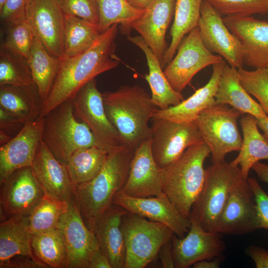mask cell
<instances>
[{
	"mask_svg": "<svg viewBox=\"0 0 268 268\" xmlns=\"http://www.w3.org/2000/svg\"><path fill=\"white\" fill-rule=\"evenodd\" d=\"M68 203L46 195L28 216V228L33 235L58 228Z\"/></svg>",
	"mask_w": 268,
	"mask_h": 268,
	"instance_id": "74e56055",
	"label": "cell"
},
{
	"mask_svg": "<svg viewBox=\"0 0 268 268\" xmlns=\"http://www.w3.org/2000/svg\"><path fill=\"white\" fill-rule=\"evenodd\" d=\"M189 218L187 235L181 238L174 234L172 239L176 268H188L198 262L222 256L226 249L221 233L206 231L195 218Z\"/></svg>",
	"mask_w": 268,
	"mask_h": 268,
	"instance_id": "4fadbf2b",
	"label": "cell"
},
{
	"mask_svg": "<svg viewBox=\"0 0 268 268\" xmlns=\"http://www.w3.org/2000/svg\"><path fill=\"white\" fill-rule=\"evenodd\" d=\"M210 153L203 141L188 147L179 159L163 169V191L187 218L202 190L204 162Z\"/></svg>",
	"mask_w": 268,
	"mask_h": 268,
	"instance_id": "277c9868",
	"label": "cell"
},
{
	"mask_svg": "<svg viewBox=\"0 0 268 268\" xmlns=\"http://www.w3.org/2000/svg\"><path fill=\"white\" fill-rule=\"evenodd\" d=\"M6 0H0V9L1 8Z\"/></svg>",
	"mask_w": 268,
	"mask_h": 268,
	"instance_id": "11a10c76",
	"label": "cell"
},
{
	"mask_svg": "<svg viewBox=\"0 0 268 268\" xmlns=\"http://www.w3.org/2000/svg\"><path fill=\"white\" fill-rule=\"evenodd\" d=\"M31 167L45 195L67 202L73 199V185L66 165L56 158L42 140Z\"/></svg>",
	"mask_w": 268,
	"mask_h": 268,
	"instance_id": "7402d4cb",
	"label": "cell"
},
{
	"mask_svg": "<svg viewBox=\"0 0 268 268\" xmlns=\"http://www.w3.org/2000/svg\"><path fill=\"white\" fill-rule=\"evenodd\" d=\"M176 0H153L143 15L131 26L137 31L160 62L168 49L167 30L174 14Z\"/></svg>",
	"mask_w": 268,
	"mask_h": 268,
	"instance_id": "603a6c76",
	"label": "cell"
},
{
	"mask_svg": "<svg viewBox=\"0 0 268 268\" xmlns=\"http://www.w3.org/2000/svg\"><path fill=\"white\" fill-rule=\"evenodd\" d=\"M151 129L152 154L162 169L179 159L188 147L204 141L195 122L152 119Z\"/></svg>",
	"mask_w": 268,
	"mask_h": 268,
	"instance_id": "30bf717a",
	"label": "cell"
},
{
	"mask_svg": "<svg viewBox=\"0 0 268 268\" xmlns=\"http://www.w3.org/2000/svg\"><path fill=\"white\" fill-rule=\"evenodd\" d=\"M260 228L253 191L248 179L243 178L229 193L219 217L217 232L242 235Z\"/></svg>",
	"mask_w": 268,
	"mask_h": 268,
	"instance_id": "9a60e30c",
	"label": "cell"
},
{
	"mask_svg": "<svg viewBox=\"0 0 268 268\" xmlns=\"http://www.w3.org/2000/svg\"><path fill=\"white\" fill-rule=\"evenodd\" d=\"M0 268H48L46 264L37 258L24 255L12 257L0 264Z\"/></svg>",
	"mask_w": 268,
	"mask_h": 268,
	"instance_id": "f6af8a7d",
	"label": "cell"
},
{
	"mask_svg": "<svg viewBox=\"0 0 268 268\" xmlns=\"http://www.w3.org/2000/svg\"><path fill=\"white\" fill-rule=\"evenodd\" d=\"M252 169L261 181L268 184V164L258 162L252 167Z\"/></svg>",
	"mask_w": 268,
	"mask_h": 268,
	"instance_id": "816d5d0a",
	"label": "cell"
},
{
	"mask_svg": "<svg viewBox=\"0 0 268 268\" xmlns=\"http://www.w3.org/2000/svg\"><path fill=\"white\" fill-rule=\"evenodd\" d=\"M88 268H112L106 255L99 248L92 257Z\"/></svg>",
	"mask_w": 268,
	"mask_h": 268,
	"instance_id": "681fc988",
	"label": "cell"
},
{
	"mask_svg": "<svg viewBox=\"0 0 268 268\" xmlns=\"http://www.w3.org/2000/svg\"><path fill=\"white\" fill-rule=\"evenodd\" d=\"M32 237L28 228V216L16 215L1 221L0 264L18 255L36 258L31 246Z\"/></svg>",
	"mask_w": 268,
	"mask_h": 268,
	"instance_id": "f546056e",
	"label": "cell"
},
{
	"mask_svg": "<svg viewBox=\"0 0 268 268\" xmlns=\"http://www.w3.org/2000/svg\"><path fill=\"white\" fill-rule=\"evenodd\" d=\"M246 254L254 262L257 268H268V251L266 249L252 245L246 249Z\"/></svg>",
	"mask_w": 268,
	"mask_h": 268,
	"instance_id": "7dc6e473",
	"label": "cell"
},
{
	"mask_svg": "<svg viewBox=\"0 0 268 268\" xmlns=\"http://www.w3.org/2000/svg\"><path fill=\"white\" fill-rule=\"evenodd\" d=\"M100 34L97 25L65 14L63 59L83 53L93 44Z\"/></svg>",
	"mask_w": 268,
	"mask_h": 268,
	"instance_id": "d6a6232c",
	"label": "cell"
},
{
	"mask_svg": "<svg viewBox=\"0 0 268 268\" xmlns=\"http://www.w3.org/2000/svg\"><path fill=\"white\" fill-rule=\"evenodd\" d=\"M118 24L101 33L86 51L62 60L49 94L45 100L40 117L62 103L72 100L87 83L100 74L118 67L115 54Z\"/></svg>",
	"mask_w": 268,
	"mask_h": 268,
	"instance_id": "6da1fadb",
	"label": "cell"
},
{
	"mask_svg": "<svg viewBox=\"0 0 268 268\" xmlns=\"http://www.w3.org/2000/svg\"><path fill=\"white\" fill-rule=\"evenodd\" d=\"M203 0H176L174 20L170 31L171 41L164 56L162 68L172 60L185 35L198 26Z\"/></svg>",
	"mask_w": 268,
	"mask_h": 268,
	"instance_id": "4dcf8cb0",
	"label": "cell"
},
{
	"mask_svg": "<svg viewBox=\"0 0 268 268\" xmlns=\"http://www.w3.org/2000/svg\"><path fill=\"white\" fill-rule=\"evenodd\" d=\"M44 118L42 141L60 162L66 165L76 150L96 146L89 128L77 120L72 100L59 105Z\"/></svg>",
	"mask_w": 268,
	"mask_h": 268,
	"instance_id": "5b68a950",
	"label": "cell"
},
{
	"mask_svg": "<svg viewBox=\"0 0 268 268\" xmlns=\"http://www.w3.org/2000/svg\"><path fill=\"white\" fill-rule=\"evenodd\" d=\"M44 117L27 123L20 132L0 146V183L15 171L31 166L42 140Z\"/></svg>",
	"mask_w": 268,
	"mask_h": 268,
	"instance_id": "ffe728a7",
	"label": "cell"
},
{
	"mask_svg": "<svg viewBox=\"0 0 268 268\" xmlns=\"http://www.w3.org/2000/svg\"><path fill=\"white\" fill-rule=\"evenodd\" d=\"M121 226L126 249L125 268L145 267L175 234L162 223L129 211L123 215Z\"/></svg>",
	"mask_w": 268,
	"mask_h": 268,
	"instance_id": "52a82bcc",
	"label": "cell"
},
{
	"mask_svg": "<svg viewBox=\"0 0 268 268\" xmlns=\"http://www.w3.org/2000/svg\"><path fill=\"white\" fill-rule=\"evenodd\" d=\"M243 132L241 147L237 156L230 163L240 168L242 176L248 179L252 167L262 160H268V142L258 129L257 119L243 114L240 119Z\"/></svg>",
	"mask_w": 268,
	"mask_h": 268,
	"instance_id": "f1b7e54d",
	"label": "cell"
},
{
	"mask_svg": "<svg viewBox=\"0 0 268 268\" xmlns=\"http://www.w3.org/2000/svg\"><path fill=\"white\" fill-rule=\"evenodd\" d=\"M242 115L229 105L215 104L202 111L194 121L210 150L212 163L224 161L228 153L240 150L242 138L237 121Z\"/></svg>",
	"mask_w": 268,
	"mask_h": 268,
	"instance_id": "ba28073f",
	"label": "cell"
},
{
	"mask_svg": "<svg viewBox=\"0 0 268 268\" xmlns=\"http://www.w3.org/2000/svg\"><path fill=\"white\" fill-rule=\"evenodd\" d=\"M177 50V54L167 64L164 72L173 89L179 93L200 70L224 60L204 46L198 26L184 37Z\"/></svg>",
	"mask_w": 268,
	"mask_h": 268,
	"instance_id": "8fae6325",
	"label": "cell"
},
{
	"mask_svg": "<svg viewBox=\"0 0 268 268\" xmlns=\"http://www.w3.org/2000/svg\"><path fill=\"white\" fill-rule=\"evenodd\" d=\"M65 14L74 16L98 26L99 7L97 0H59Z\"/></svg>",
	"mask_w": 268,
	"mask_h": 268,
	"instance_id": "b9f144b4",
	"label": "cell"
},
{
	"mask_svg": "<svg viewBox=\"0 0 268 268\" xmlns=\"http://www.w3.org/2000/svg\"><path fill=\"white\" fill-rule=\"evenodd\" d=\"M224 256L210 260H204L198 262L193 265L194 268H219L224 260Z\"/></svg>",
	"mask_w": 268,
	"mask_h": 268,
	"instance_id": "f907efd6",
	"label": "cell"
},
{
	"mask_svg": "<svg viewBox=\"0 0 268 268\" xmlns=\"http://www.w3.org/2000/svg\"><path fill=\"white\" fill-rule=\"evenodd\" d=\"M127 211L113 203L96 221L92 230L112 268H125L126 249L121 225L122 217Z\"/></svg>",
	"mask_w": 268,
	"mask_h": 268,
	"instance_id": "d4e9b609",
	"label": "cell"
},
{
	"mask_svg": "<svg viewBox=\"0 0 268 268\" xmlns=\"http://www.w3.org/2000/svg\"><path fill=\"white\" fill-rule=\"evenodd\" d=\"M101 33L115 24H120L129 29L132 23L140 17L145 9H139L130 4L127 0H97Z\"/></svg>",
	"mask_w": 268,
	"mask_h": 268,
	"instance_id": "8d00e7d4",
	"label": "cell"
},
{
	"mask_svg": "<svg viewBox=\"0 0 268 268\" xmlns=\"http://www.w3.org/2000/svg\"><path fill=\"white\" fill-rule=\"evenodd\" d=\"M172 239L164 243L158 253L157 255L160 261L162 268H175Z\"/></svg>",
	"mask_w": 268,
	"mask_h": 268,
	"instance_id": "c3c4849f",
	"label": "cell"
},
{
	"mask_svg": "<svg viewBox=\"0 0 268 268\" xmlns=\"http://www.w3.org/2000/svg\"><path fill=\"white\" fill-rule=\"evenodd\" d=\"M134 151L123 146L109 153L103 167L94 178L73 186V199L90 230L113 204L116 193L125 186Z\"/></svg>",
	"mask_w": 268,
	"mask_h": 268,
	"instance_id": "7a4b0ae2",
	"label": "cell"
},
{
	"mask_svg": "<svg viewBox=\"0 0 268 268\" xmlns=\"http://www.w3.org/2000/svg\"><path fill=\"white\" fill-rule=\"evenodd\" d=\"M58 228L63 232L67 248V268H88L99 246L95 235L86 225L73 199Z\"/></svg>",
	"mask_w": 268,
	"mask_h": 268,
	"instance_id": "e0dca14e",
	"label": "cell"
},
{
	"mask_svg": "<svg viewBox=\"0 0 268 268\" xmlns=\"http://www.w3.org/2000/svg\"><path fill=\"white\" fill-rule=\"evenodd\" d=\"M243 178L240 168L230 162L212 163L205 169L204 184L189 218L197 220L205 230L217 232L219 217L229 193Z\"/></svg>",
	"mask_w": 268,
	"mask_h": 268,
	"instance_id": "8992f818",
	"label": "cell"
},
{
	"mask_svg": "<svg viewBox=\"0 0 268 268\" xmlns=\"http://www.w3.org/2000/svg\"><path fill=\"white\" fill-rule=\"evenodd\" d=\"M257 119L258 127L263 132V135L268 142V116Z\"/></svg>",
	"mask_w": 268,
	"mask_h": 268,
	"instance_id": "f5cc1de1",
	"label": "cell"
},
{
	"mask_svg": "<svg viewBox=\"0 0 268 268\" xmlns=\"http://www.w3.org/2000/svg\"><path fill=\"white\" fill-rule=\"evenodd\" d=\"M34 38V31L24 16L1 26L0 48L17 52L28 61Z\"/></svg>",
	"mask_w": 268,
	"mask_h": 268,
	"instance_id": "f35d334b",
	"label": "cell"
},
{
	"mask_svg": "<svg viewBox=\"0 0 268 268\" xmlns=\"http://www.w3.org/2000/svg\"><path fill=\"white\" fill-rule=\"evenodd\" d=\"M72 101L75 116L89 128L97 147L109 153L124 146L119 133L106 113L95 79L84 85Z\"/></svg>",
	"mask_w": 268,
	"mask_h": 268,
	"instance_id": "9c48e42d",
	"label": "cell"
},
{
	"mask_svg": "<svg viewBox=\"0 0 268 268\" xmlns=\"http://www.w3.org/2000/svg\"><path fill=\"white\" fill-rule=\"evenodd\" d=\"M44 102L35 83L26 86H0V107L24 124L40 117Z\"/></svg>",
	"mask_w": 268,
	"mask_h": 268,
	"instance_id": "484cf974",
	"label": "cell"
},
{
	"mask_svg": "<svg viewBox=\"0 0 268 268\" xmlns=\"http://www.w3.org/2000/svg\"><path fill=\"white\" fill-rule=\"evenodd\" d=\"M102 95L106 113L119 133L124 146L135 151L151 138L148 122L158 108L143 88L123 85Z\"/></svg>",
	"mask_w": 268,
	"mask_h": 268,
	"instance_id": "3957f363",
	"label": "cell"
},
{
	"mask_svg": "<svg viewBox=\"0 0 268 268\" xmlns=\"http://www.w3.org/2000/svg\"><path fill=\"white\" fill-rule=\"evenodd\" d=\"M223 21L240 41L244 64L257 68L268 65V21L250 16H229Z\"/></svg>",
	"mask_w": 268,
	"mask_h": 268,
	"instance_id": "d6986e66",
	"label": "cell"
},
{
	"mask_svg": "<svg viewBox=\"0 0 268 268\" xmlns=\"http://www.w3.org/2000/svg\"><path fill=\"white\" fill-rule=\"evenodd\" d=\"M240 82L246 90L256 97L268 114V74L265 68L247 70L238 69Z\"/></svg>",
	"mask_w": 268,
	"mask_h": 268,
	"instance_id": "60d3db41",
	"label": "cell"
},
{
	"mask_svg": "<svg viewBox=\"0 0 268 268\" xmlns=\"http://www.w3.org/2000/svg\"><path fill=\"white\" fill-rule=\"evenodd\" d=\"M31 246L36 257L49 268H67V248L60 228L33 235Z\"/></svg>",
	"mask_w": 268,
	"mask_h": 268,
	"instance_id": "e575fe53",
	"label": "cell"
},
{
	"mask_svg": "<svg viewBox=\"0 0 268 268\" xmlns=\"http://www.w3.org/2000/svg\"><path fill=\"white\" fill-rule=\"evenodd\" d=\"M225 64L224 60L213 65L212 75L206 84L179 104L165 110L158 109L152 119H163L178 122H194L202 111L216 104L215 97Z\"/></svg>",
	"mask_w": 268,
	"mask_h": 268,
	"instance_id": "cb8c5ba5",
	"label": "cell"
},
{
	"mask_svg": "<svg viewBox=\"0 0 268 268\" xmlns=\"http://www.w3.org/2000/svg\"><path fill=\"white\" fill-rule=\"evenodd\" d=\"M215 99L216 104L229 105L242 114H250L257 118L267 115L260 104L250 96L241 84L238 69L226 64Z\"/></svg>",
	"mask_w": 268,
	"mask_h": 268,
	"instance_id": "83f0119b",
	"label": "cell"
},
{
	"mask_svg": "<svg viewBox=\"0 0 268 268\" xmlns=\"http://www.w3.org/2000/svg\"><path fill=\"white\" fill-rule=\"evenodd\" d=\"M129 3L134 7L145 9L153 0H127Z\"/></svg>",
	"mask_w": 268,
	"mask_h": 268,
	"instance_id": "db71d44e",
	"label": "cell"
},
{
	"mask_svg": "<svg viewBox=\"0 0 268 268\" xmlns=\"http://www.w3.org/2000/svg\"><path fill=\"white\" fill-rule=\"evenodd\" d=\"M25 124L0 107V131L14 137Z\"/></svg>",
	"mask_w": 268,
	"mask_h": 268,
	"instance_id": "bcb514c9",
	"label": "cell"
},
{
	"mask_svg": "<svg viewBox=\"0 0 268 268\" xmlns=\"http://www.w3.org/2000/svg\"><path fill=\"white\" fill-rule=\"evenodd\" d=\"M34 83L28 60L11 50L0 48V86Z\"/></svg>",
	"mask_w": 268,
	"mask_h": 268,
	"instance_id": "d590c367",
	"label": "cell"
},
{
	"mask_svg": "<svg viewBox=\"0 0 268 268\" xmlns=\"http://www.w3.org/2000/svg\"><path fill=\"white\" fill-rule=\"evenodd\" d=\"M201 39L211 53L221 56L231 67L243 68L242 45L225 24L222 15L203 0L198 23Z\"/></svg>",
	"mask_w": 268,
	"mask_h": 268,
	"instance_id": "5bb4252c",
	"label": "cell"
},
{
	"mask_svg": "<svg viewBox=\"0 0 268 268\" xmlns=\"http://www.w3.org/2000/svg\"><path fill=\"white\" fill-rule=\"evenodd\" d=\"M113 203L129 212L162 223L179 237H183L191 226L189 218L184 216L164 193L159 196L137 198L118 192Z\"/></svg>",
	"mask_w": 268,
	"mask_h": 268,
	"instance_id": "ac0fdd59",
	"label": "cell"
},
{
	"mask_svg": "<svg viewBox=\"0 0 268 268\" xmlns=\"http://www.w3.org/2000/svg\"><path fill=\"white\" fill-rule=\"evenodd\" d=\"M221 15L250 16L268 12V0H204Z\"/></svg>",
	"mask_w": 268,
	"mask_h": 268,
	"instance_id": "ab89813d",
	"label": "cell"
},
{
	"mask_svg": "<svg viewBox=\"0 0 268 268\" xmlns=\"http://www.w3.org/2000/svg\"><path fill=\"white\" fill-rule=\"evenodd\" d=\"M28 62L34 82L45 101L57 76L62 59L50 54L35 34Z\"/></svg>",
	"mask_w": 268,
	"mask_h": 268,
	"instance_id": "1f68e13d",
	"label": "cell"
},
{
	"mask_svg": "<svg viewBox=\"0 0 268 268\" xmlns=\"http://www.w3.org/2000/svg\"><path fill=\"white\" fill-rule=\"evenodd\" d=\"M29 1V0H6L0 9L1 26L25 16Z\"/></svg>",
	"mask_w": 268,
	"mask_h": 268,
	"instance_id": "ee69618b",
	"label": "cell"
},
{
	"mask_svg": "<svg viewBox=\"0 0 268 268\" xmlns=\"http://www.w3.org/2000/svg\"><path fill=\"white\" fill-rule=\"evenodd\" d=\"M151 139L135 149L127 181L120 192L137 198L157 197L164 193L163 169L157 166L152 156Z\"/></svg>",
	"mask_w": 268,
	"mask_h": 268,
	"instance_id": "44dd1931",
	"label": "cell"
},
{
	"mask_svg": "<svg viewBox=\"0 0 268 268\" xmlns=\"http://www.w3.org/2000/svg\"><path fill=\"white\" fill-rule=\"evenodd\" d=\"M129 40L144 53L149 73L145 79L151 91V100L159 109L165 110L176 106L184 100L181 93L175 91L162 70L158 59L140 36H128Z\"/></svg>",
	"mask_w": 268,
	"mask_h": 268,
	"instance_id": "4316f807",
	"label": "cell"
},
{
	"mask_svg": "<svg viewBox=\"0 0 268 268\" xmlns=\"http://www.w3.org/2000/svg\"><path fill=\"white\" fill-rule=\"evenodd\" d=\"M108 154L96 146L75 151L66 164L73 186L94 178L103 167Z\"/></svg>",
	"mask_w": 268,
	"mask_h": 268,
	"instance_id": "836d02e7",
	"label": "cell"
},
{
	"mask_svg": "<svg viewBox=\"0 0 268 268\" xmlns=\"http://www.w3.org/2000/svg\"><path fill=\"white\" fill-rule=\"evenodd\" d=\"M25 16L49 53L62 60L65 13L59 0H29Z\"/></svg>",
	"mask_w": 268,
	"mask_h": 268,
	"instance_id": "2e32d148",
	"label": "cell"
},
{
	"mask_svg": "<svg viewBox=\"0 0 268 268\" xmlns=\"http://www.w3.org/2000/svg\"><path fill=\"white\" fill-rule=\"evenodd\" d=\"M265 69L266 70L267 73L268 74V65L266 66Z\"/></svg>",
	"mask_w": 268,
	"mask_h": 268,
	"instance_id": "9f6ffc18",
	"label": "cell"
},
{
	"mask_svg": "<svg viewBox=\"0 0 268 268\" xmlns=\"http://www.w3.org/2000/svg\"><path fill=\"white\" fill-rule=\"evenodd\" d=\"M248 181L254 193L260 228L268 229V195L255 177H248Z\"/></svg>",
	"mask_w": 268,
	"mask_h": 268,
	"instance_id": "7bdbcfd3",
	"label": "cell"
},
{
	"mask_svg": "<svg viewBox=\"0 0 268 268\" xmlns=\"http://www.w3.org/2000/svg\"><path fill=\"white\" fill-rule=\"evenodd\" d=\"M0 184L1 221L16 215L28 216L45 195L31 166L15 171Z\"/></svg>",
	"mask_w": 268,
	"mask_h": 268,
	"instance_id": "7c38bea8",
	"label": "cell"
}]
</instances>
